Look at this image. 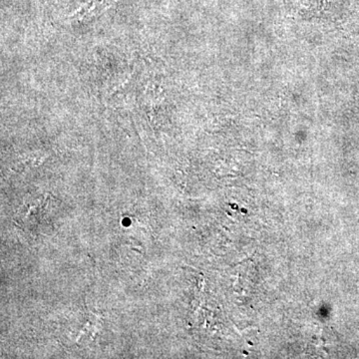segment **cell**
I'll return each instance as SVG.
<instances>
[{
	"label": "cell",
	"instance_id": "6da1fadb",
	"mask_svg": "<svg viewBox=\"0 0 359 359\" xmlns=\"http://www.w3.org/2000/svg\"><path fill=\"white\" fill-rule=\"evenodd\" d=\"M109 7V0H88L70 14L69 18L77 21H86L102 14Z\"/></svg>",
	"mask_w": 359,
	"mask_h": 359
}]
</instances>
